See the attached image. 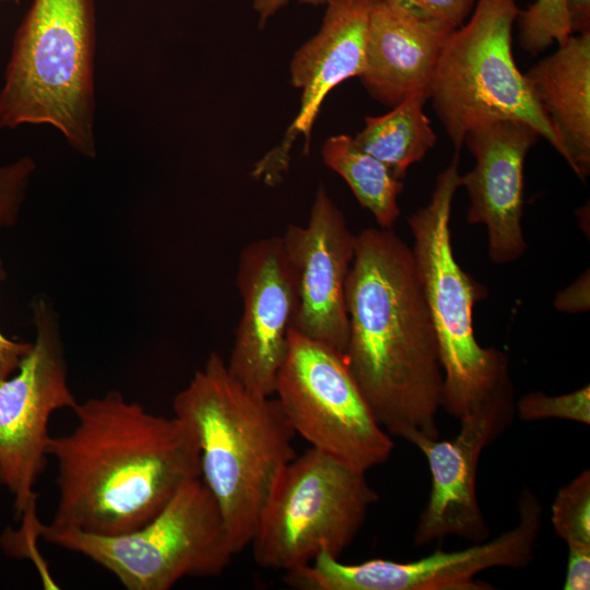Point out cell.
<instances>
[{"mask_svg":"<svg viewBox=\"0 0 590 590\" xmlns=\"http://www.w3.org/2000/svg\"><path fill=\"white\" fill-rule=\"evenodd\" d=\"M345 304L344 358L378 423L413 445L439 438L438 342L413 251L391 229L356 235Z\"/></svg>","mask_w":590,"mask_h":590,"instance_id":"6da1fadb","label":"cell"},{"mask_svg":"<svg viewBox=\"0 0 590 590\" xmlns=\"http://www.w3.org/2000/svg\"><path fill=\"white\" fill-rule=\"evenodd\" d=\"M72 411L75 427L50 436L47 446L59 491L50 527L126 533L201 476L199 446L182 420L152 414L118 391L78 402Z\"/></svg>","mask_w":590,"mask_h":590,"instance_id":"7a4b0ae2","label":"cell"},{"mask_svg":"<svg viewBox=\"0 0 590 590\" xmlns=\"http://www.w3.org/2000/svg\"><path fill=\"white\" fill-rule=\"evenodd\" d=\"M174 416L193 432L201 480L215 499L235 554L249 546L295 433L276 398L253 393L212 352L173 400Z\"/></svg>","mask_w":590,"mask_h":590,"instance_id":"3957f363","label":"cell"},{"mask_svg":"<svg viewBox=\"0 0 590 590\" xmlns=\"http://www.w3.org/2000/svg\"><path fill=\"white\" fill-rule=\"evenodd\" d=\"M93 0H33L0 90V129L47 123L94 157Z\"/></svg>","mask_w":590,"mask_h":590,"instance_id":"277c9868","label":"cell"},{"mask_svg":"<svg viewBox=\"0 0 590 590\" xmlns=\"http://www.w3.org/2000/svg\"><path fill=\"white\" fill-rule=\"evenodd\" d=\"M459 153L437 176L427 205L408 217L413 256L429 307L444 374L442 408L461 420L482 403L514 389L507 355L483 347L473 328V307L486 290L458 263L451 245L450 215L461 187Z\"/></svg>","mask_w":590,"mask_h":590,"instance_id":"5b68a950","label":"cell"},{"mask_svg":"<svg viewBox=\"0 0 590 590\" xmlns=\"http://www.w3.org/2000/svg\"><path fill=\"white\" fill-rule=\"evenodd\" d=\"M517 0H477L447 39L429 99L457 153L472 129L500 119L532 126L564 158L562 142L512 56Z\"/></svg>","mask_w":590,"mask_h":590,"instance_id":"8992f818","label":"cell"},{"mask_svg":"<svg viewBox=\"0 0 590 590\" xmlns=\"http://www.w3.org/2000/svg\"><path fill=\"white\" fill-rule=\"evenodd\" d=\"M38 536L82 554L128 590H168L186 577L224 573L235 551L219 506L201 477L185 483L148 523L101 535L37 523Z\"/></svg>","mask_w":590,"mask_h":590,"instance_id":"52a82bcc","label":"cell"},{"mask_svg":"<svg viewBox=\"0 0 590 590\" xmlns=\"http://www.w3.org/2000/svg\"><path fill=\"white\" fill-rule=\"evenodd\" d=\"M366 473L310 448L274 480L249 546L264 569L288 571L321 552L340 557L378 500Z\"/></svg>","mask_w":590,"mask_h":590,"instance_id":"ba28073f","label":"cell"},{"mask_svg":"<svg viewBox=\"0 0 590 590\" xmlns=\"http://www.w3.org/2000/svg\"><path fill=\"white\" fill-rule=\"evenodd\" d=\"M273 394L311 448L363 473L390 458L393 441L337 350L292 328Z\"/></svg>","mask_w":590,"mask_h":590,"instance_id":"9c48e42d","label":"cell"},{"mask_svg":"<svg viewBox=\"0 0 590 590\" xmlns=\"http://www.w3.org/2000/svg\"><path fill=\"white\" fill-rule=\"evenodd\" d=\"M518 522L489 541L459 551L437 550L411 562L369 559L342 563L327 552L310 563L284 573L285 583L297 590H489L476 576L492 568L520 569L534 558L542 530L543 507L529 487L518 499Z\"/></svg>","mask_w":590,"mask_h":590,"instance_id":"30bf717a","label":"cell"},{"mask_svg":"<svg viewBox=\"0 0 590 590\" xmlns=\"http://www.w3.org/2000/svg\"><path fill=\"white\" fill-rule=\"evenodd\" d=\"M33 312L35 341L16 371L0 380V483L21 518L36 510L34 487L47 462L50 417L78 404L68 386L57 316L44 298Z\"/></svg>","mask_w":590,"mask_h":590,"instance_id":"8fae6325","label":"cell"},{"mask_svg":"<svg viewBox=\"0 0 590 590\" xmlns=\"http://www.w3.org/2000/svg\"><path fill=\"white\" fill-rule=\"evenodd\" d=\"M237 269L243 314L226 366L249 391L273 396L297 311L296 274L276 236L248 244Z\"/></svg>","mask_w":590,"mask_h":590,"instance_id":"7c38bea8","label":"cell"},{"mask_svg":"<svg viewBox=\"0 0 590 590\" xmlns=\"http://www.w3.org/2000/svg\"><path fill=\"white\" fill-rule=\"evenodd\" d=\"M516 415L514 389L499 392L462 417L456 437L421 439L414 444L427 460L432 485L414 531V543L458 536L486 541L489 528L476 496L482 451L509 427Z\"/></svg>","mask_w":590,"mask_h":590,"instance_id":"4fadbf2b","label":"cell"},{"mask_svg":"<svg viewBox=\"0 0 590 590\" xmlns=\"http://www.w3.org/2000/svg\"><path fill=\"white\" fill-rule=\"evenodd\" d=\"M281 238L297 281L298 305L293 329L344 355L349 339L345 281L355 253L356 235L320 187L307 225H288Z\"/></svg>","mask_w":590,"mask_h":590,"instance_id":"5bb4252c","label":"cell"},{"mask_svg":"<svg viewBox=\"0 0 590 590\" xmlns=\"http://www.w3.org/2000/svg\"><path fill=\"white\" fill-rule=\"evenodd\" d=\"M373 0H328L317 34L302 45L290 64L291 83L302 91L300 107L279 145L253 166L251 175L276 185L290 165L293 142L311 130L326 96L344 81L361 76L366 60Z\"/></svg>","mask_w":590,"mask_h":590,"instance_id":"9a60e30c","label":"cell"},{"mask_svg":"<svg viewBox=\"0 0 590 590\" xmlns=\"http://www.w3.org/2000/svg\"><path fill=\"white\" fill-rule=\"evenodd\" d=\"M540 138L532 126L514 119L486 122L465 135L475 158L473 169L461 176L470 200L467 221L485 225L488 256L496 264L514 262L527 250L521 227L523 167Z\"/></svg>","mask_w":590,"mask_h":590,"instance_id":"2e32d148","label":"cell"},{"mask_svg":"<svg viewBox=\"0 0 590 590\" xmlns=\"http://www.w3.org/2000/svg\"><path fill=\"white\" fill-rule=\"evenodd\" d=\"M455 30L422 19L391 0H373L361 81L378 103L429 99L444 46Z\"/></svg>","mask_w":590,"mask_h":590,"instance_id":"e0dca14e","label":"cell"},{"mask_svg":"<svg viewBox=\"0 0 590 590\" xmlns=\"http://www.w3.org/2000/svg\"><path fill=\"white\" fill-rule=\"evenodd\" d=\"M524 76L562 142L564 160L586 180L590 174V32L571 34Z\"/></svg>","mask_w":590,"mask_h":590,"instance_id":"ac0fdd59","label":"cell"},{"mask_svg":"<svg viewBox=\"0 0 590 590\" xmlns=\"http://www.w3.org/2000/svg\"><path fill=\"white\" fill-rule=\"evenodd\" d=\"M426 101L422 96L410 97L381 116H368L363 129L353 137L358 148L382 162L398 179L422 161L437 141L424 113Z\"/></svg>","mask_w":590,"mask_h":590,"instance_id":"d6986e66","label":"cell"},{"mask_svg":"<svg viewBox=\"0 0 590 590\" xmlns=\"http://www.w3.org/2000/svg\"><path fill=\"white\" fill-rule=\"evenodd\" d=\"M327 167L350 186L358 203L375 217L380 228L391 229L400 216L398 196L404 186L401 179L379 160L356 145L353 137L328 138L321 148Z\"/></svg>","mask_w":590,"mask_h":590,"instance_id":"ffe728a7","label":"cell"},{"mask_svg":"<svg viewBox=\"0 0 590 590\" xmlns=\"http://www.w3.org/2000/svg\"><path fill=\"white\" fill-rule=\"evenodd\" d=\"M552 524L568 551L590 548V471L562 486L552 504Z\"/></svg>","mask_w":590,"mask_h":590,"instance_id":"44dd1931","label":"cell"},{"mask_svg":"<svg viewBox=\"0 0 590 590\" xmlns=\"http://www.w3.org/2000/svg\"><path fill=\"white\" fill-rule=\"evenodd\" d=\"M517 25L521 48L533 56L571 35L565 0H535L520 11Z\"/></svg>","mask_w":590,"mask_h":590,"instance_id":"7402d4cb","label":"cell"},{"mask_svg":"<svg viewBox=\"0 0 590 590\" xmlns=\"http://www.w3.org/2000/svg\"><path fill=\"white\" fill-rule=\"evenodd\" d=\"M516 413L523 422L548 418L590 424L589 385L569 393L547 396L541 391L529 392L516 403Z\"/></svg>","mask_w":590,"mask_h":590,"instance_id":"603a6c76","label":"cell"},{"mask_svg":"<svg viewBox=\"0 0 590 590\" xmlns=\"http://www.w3.org/2000/svg\"><path fill=\"white\" fill-rule=\"evenodd\" d=\"M34 169L28 156L0 167V227L15 223Z\"/></svg>","mask_w":590,"mask_h":590,"instance_id":"cb8c5ba5","label":"cell"},{"mask_svg":"<svg viewBox=\"0 0 590 590\" xmlns=\"http://www.w3.org/2000/svg\"><path fill=\"white\" fill-rule=\"evenodd\" d=\"M415 15L447 25L453 30L471 15L475 0H391Z\"/></svg>","mask_w":590,"mask_h":590,"instance_id":"d4e9b609","label":"cell"},{"mask_svg":"<svg viewBox=\"0 0 590 590\" xmlns=\"http://www.w3.org/2000/svg\"><path fill=\"white\" fill-rule=\"evenodd\" d=\"M558 311L565 314H579L590 308V278L589 270L574 283L559 292L554 300Z\"/></svg>","mask_w":590,"mask_h":590,"instance_id":"484cf974","label":"cell"},{"mask_svg":"<svg viewBox=\"0 0 590 590\" xmlns=\"http://www.w3.org/2000/svg\"><path fill=\"white\" fill-rule=\"evenodd\" d=\"M590 588V550L568 552L567 567L563 589L589 590Z\"/></svg>","mask_w":590,"mask_h":590,"instance_id":"4316f807","label":"cell"},{"mask_svg":"<svg viewBox=\"0 0 590 590\" xmlns=\"http://www.w3.org/2000/svg\"><path fill=\"white\" fill-rule=\"evenodd\" d=\"M4 276V270L0 259V281ZM31 346L32 343L11 340L0 331V380L16 371Z\"/></svg>","mask_w":590,"mask_h":590,"instance_id":"83f0119b","label":"cell"},{"mask_svg":"<svg viewBox=\"0 0 590 590\" xmlns=\"http://www.w3.org/2000/svg\"><path fill=\"white\" fill-rule=\"evenodd\" d=\"M571 34L590 32V0H565Z\"/></svg>","mask_w":590,"mask_h":590,"instance_id":"f1b7e54d","label":"cell"},{"mask_svg":"<svg viewBox=\"0 0 590 590\" xmlns=\"http://www.w3.org/2000/svg\"><path fill=\"white\" fill-rule=\"evenodd\" d=\"M291 0H253V9L259 15V24L262 25L281 8L286 5ZM302 4L308 5H321L328 2V0H296Z\"/></svg>","mask_w":590,"mask_h":590,"instance_id":"f546056e","label":"cell"},{"mask_svg":"<svg viewBox=\"0 0 590 590\" xmlns=\"http://www.w3.org/2000/svg\"><path fill=\"white\" fill-rule=\"evenodd\" d=\"M2 1H13V2H15V3H19V2H20V0H0V2H2Z\"/></svg>","mask_w":590,"mask_h":590,"instance_id":"4dcf8cb0","label":"cell"}]
</instances>
